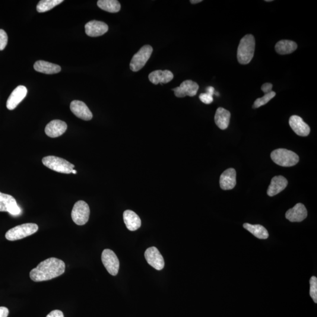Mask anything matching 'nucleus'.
<instances>
[{
    "label": "nucleus",
    "instance_id": "obj_17",
    "mask_svg": "<svg viewBox=\"0 0 317 317\" xmlns=\"http://www.w3.org/2000/svg\"><path fill=\"white\" fill-rule=\"evenodd\" d=\"M236 185V172L235 169L230 168L221 174L220 177V188L224 190L233 189Z\"/></svg>",
    "mask_w": 317,
    "mask_h": 317
},
{
    "label": "nucleus",
    "instance_id": "obj_15",
    "mask_svg": "<svg viewBox=\"0 0 317 317\" xmlns=\"http://www.w3.org/2000/svg\"><path fill=\"white\" fill-rule=\"evenodd\" d=\"M289 125L297 135L307 136L310 134V128L300 116H291L289 119Z\"/></svg>",
    "mask_w": 317,
    "mask_h": 317
},
{
    "label": "nucleus",
    "instance_id": "obj_20",
    "mask_svg": "<svg viewBox=\"0 0 317 317\" xmlns=\"http://www.w3.org/2000/svg\"><path fill=\"white\" fill-rule=\"evenodd\" d=\"M123 220L127 229L130 231L137 230L141 226V220L134 211L128 210L123 215Z\"/></svg>",
    "mask_w": 317,
    "mask_h": 317
},
{
    "label": "nucleus",
    "instance_id": "obj_5",
    "mask_svg": "<svg viewBox=\"0 0 317 317\" xmlns=\"http://www.w3.org/2000/svg\"><path fill=\"white\" fill-rule=\"evenodd\" d=\"M39 226L35 223H25L9 230L5 234V238L9 241L18 240L36 233Z\"/></svg>",
    "mask_w": 317,
    "mask_h": 317
},
{
    "label": "nucleus",
    "instance_id": "obj_29",
    "mask_svg": "<svg viewBox=\"0 0 317 317\" xmlns=\"http://www.w3.org/2000/svg\"><path fill=\"white\" fill-rule=\"evenodd\" d=\"M310 295L314 301V302L317 303V278L315 276H313L310 280Z\"/></svg>",
    "mask_w": 317,
    "mask_h": 317
},
{
    "label": "nucleus",
    "instance_id": "obj_27",
    "mask_svg": "<svg viewBox=\"0 0 317 317\" xmlns=\"http://www.w3.org/2000/svg\"><path fill=\"white\" fill-rule=\"evenodd\" d=\"M62 2L63 0H41L37 4V10L39 12H45L51 10Z\"/></svg>",
    "mask_w": 317,
    "mask_h": 317
},
{
    "label": "nucleus",
    "instance_id": "obj_3",
    "mask_svg": "<svg viewBox=\"0 0 317 317\" xmlns=\"http://www.w3.org/2000/svg\"><path fill=\"white\" fill-rule=\"evenodd\" d=\"M271 158L275 163L283 167L293 166L299 161V157L296 153L285 149H277L272 151Z\"/></svg>",
    "mask_w": 317,
    "mask_h": 317
},
{
    "label": "nucleus",
    "instance_id": "obj_18",
    "mask_svg": "<svg viewBox=\"0 0 317 317\" xmlns=\"http://www.w3.org/2000/svg\"><path fill=\"white\" fill-rule=\"evenodd\" d=\"M173 73L169 70H156L149 75V79L152 84L158 85L167 84L173 79Z\"/></svg>",
    "mask_w": 317,
    "mask_h": 317
},
{
    "label": "nucleus",
    "instance_id": "obj_2",
    "mask_svg": "<svg viewBox=\"0 0 317 317\" xmlns=\"http://www.w3.org/2000/svg\"><path fill=\"white\" fill-rule=\"evenodd\" d=\"M256 41L252 34H247L240 40L237 49V60L242 65L251 62L255 52Z\"/></svg>",
    "mask_w": 317,
    "mask_h": 317
},
{
    "label": "nucleus",
    "instance_id": "obj_9",
    "mask_svg": "<svg viewBox=\"0 0 317 317\" xmlns=\"http://www.w3.org/2000/svg\"><path fill=\"white\" fill-rule=\"evenodd\" d=\"M199 88V85L196 82L192 80H186L183 81L179 87L172 89V91L177 98L194 97L197 94Z\"/></svg>",
    "mask_w": 317,
    "mask_h": 317
},
{
    "label": "nucleus",
    "instance_id": "obj_38",
    "mask_svg": "<svg viewBox=\"0 0 317 317\" xmlns=\"http://www.w3.org/2000/svg\"><path fill=\"white\" fill-rule=\"evenodd\" d=\"M265 2H271L272 1V0H266V1H265Z\"/></svg>",
    "mask_w": 317,
    "mask_h": 317
},
{
    "label": "nucleus",
    "instance_id": "obj_23",
    "mask_svg": "<svg viewBox=\"0 0 317 317\" xmlns=\"http://www.w3.org/2000/svg\"><path fill=\"white\" fill-rule=\"evenodd\" d=\"M297 49V44L291 40H281L275 44V50L280 55H287L293 53Z\"/></svg>",
    "mask_w": 317,
    "mask_h": 317
},
{
    "label": "nucleus",
    "instance_id": "obj_10",
    "mask_svg": "<svg viewBox=\"0 0 317 317\" xmlns=\"http://www.w3.org/2000/svg\"><path fill=\"white\" fill-rule=\"evenodd\" d=\"M145 257L148 264L157 270H161L164 268V261L163 256L157 247H151L148 248L146 250Z\"/></svg>",
    "mask_w": 317,
    "mask_h": 317
},
{
    "label": "nucleus",
    "instance_id": "obj_31",
    "mask_svg": "<svg viewBox=\"0 0 317 317\" xmlns=\"http://www.w3.org/2000/svg\"><path fill=\"white\" fill-rule=\"evenodd\" d=\"M199 99L205 104H211L213 101V96L208 93H202L200 95Z\"/></svg>",
    "mask_w": 317,
    "mask_h": 317
},
{
    "label": "nucleus",
    "instance_id": "obj_36",
    "mask_svg": "<svg viewBox=\"0 0 317 317\" xmlns=\"http://www.w3.org/2000/svg\"><path fill=\"white\" fill-rule=\"evenodd\" d=\"M202 2V0H191L190 2L193 4H198V3Z\"/></svg>",
    "mask_w": 317,
    "mask_h": 317
},
{
    "label": "nucleus",
    "instance_id": "obj_19",
    "mask_svg": "<svg viewBox=\"0 0 317 317\" xmlns=\"http://www.w3.org/2000/svg\"><path fill=\"white\" fill-rule=\"evenodd\" d=\"M287 185V180L284 177L275 176L271 179L270 185L267 190V195L271 197L276 195L286 188Z\"/></svg>",
    "mask_w": 317,
    "mask_h": 317
},
{
    "label": "nucleus",
    "instance_id": "obj_35",
    "mask_svg": "<svg viewBox=\"0 0 317 317\" xmlns=\"http://www.w3.org/2000/svg\"><path fill=\"white\" fill-rule=\"evenodd\" d=\"M206 91H207L206 93L210 94L212 95V96H213L215 93L214 88L213 87H209L206 89Z\"/></svg>",
    "mask_w": 317,
    "mask_h": 317
},
{
    "label": "nucleus",
    "instance_id": "obj_14",
    "mask_svg": "<svg viewBox=\"0 0 317 317\" xmlns=\"http://www.w3.org/2000/svg\"><path fill=\"white\" fill-rule=\"evenodd\" d=\"M67 129V125L61 120H53L48 123L46 127L45 132L50 138H57L61 136Z\"/></svg>",
    "mask_w": 317,
    "mask_h": 317
},
{
    "label": "nucleus",
    "instance_id": "obj_33",
    "mask_svg": "<svg viewBox=\"0 0 317 317\" xmlns=\"http://www.w3.org/2000/svg\"><path fill=\"white\" fill-rule=\"evenodd\" d=\"M47 317H64V316L61 311L53 310L48 315Z\"/></svg>",
    "mask_w": 317,
    "mask_h": 317
},
{
    "label": "nucleus",
    "instance_id": "obj_26",
    "mask_svg": "<svg viewBox=\"0 0 317 317\" xmlns=\"http://www.w3.org/2000/svg\"><path fill=\"white\" fill-rule=\"evenodd\" d=\"M16 205L17 203L14 197L0 192V211L8 212Z\"/></svg>",
    "mask_w": 317,
    "mask_h": 317
},
{
    "label": "nucleus",
    "instance_id": "obj_25",
    "mask_svg": "<svg viewBox=\"0 0 317 317\" xmlns=\"http://www.w3.org/2000/svg\"><path fill=\"white\" fill-rule=\"evenodd\" d=\"M97 5L101 9L111 13L119 12L121 8L120 2L117 0H99Z\"/></svg>",
    "mask_w": 317,
    "mask_h": 317
},
{
    "label": "nucleus",
    "instance_id": "obj_16",
    "mask_svg": "<svg viewBox=\"0 0 317 317\" xmlns=\"http://www.w3.org/2000/svg\"><path fill=\"white\" fill-rule=\"evenodd\" d=\"M307 217V209L302 204H297L285 213V217L291 222H301Z\"/></svg>",
    "mask_w": 317,
    "mask_h": 317
},
{
    "label": "nucleus",
    "instance_id": "obj_6",
    "mask_svg": "<svg viewBox=\"0 0 317 317\" xmlns=\"http://www.w3.org/2000/svg\"><path fill=\"white\" fill-rule=\"evenodd\" d=\"M153 52V48L150 45L143 46L132 57L130 62V68L134 72H138L144 67Z\"/></svg>",
    "mask_w": 317,
    "mask_h": 317
},
{
    "label": "nucleus",
    "instance_id": "obj_4",
    "mask_svg": "<svg viewBox=\"0 0 317 317\" xmlns=\"http://www.w3.org/2000/svg\"><path fill=\"white\" fill-rule=\"evenodd\" d=\"M44 165L56 172L71 173L75 166L63 158L54 156L44 157L42 160Z\"/></svg>",
    "mask_w": 317,
    "mask_h": 317
},
{
    "label": "nucleus",
    "instance_id": "obj_7",
    "mask_svg": "<svg viewBox=\"0 0 317 317\" xmlns=\"http://www.w3.org/2000/svg\"><path fill=\"white\" fill-rule=\"evenodd\" d=\"M90 209L86 202L79 201L72 209L71 217L73 221L79 226L87 223L90 217Z\"/></svg>",
    "mask_w": 317,
    "mask_h": 317
},
{
    "label": "nucleus",
    "instance_id": "obj_28",
    "mask_svg": "<svg viewBox=\"0 0 317 317\" xmlns=\"http://www.w3.org/2000/svg\"><path fill=\"white\" fill-rule=\"evenodd\" d=\"M275 95H276V94H275V92L271 91L270 93L264 94L263 97L258 98V99L255 101V103H254L253 106V108H258V107L267 104L269 101L275 96Z\"/></svg>",
    "mask_w": 317,
    "mask_h": 317
},
{
    "label": "nucleus",
    "instance_id": "obj_22",
    "mask_svg": "<svg viewBox=\"0 0 317 317\" xmlns=\"http://www.w3.org/2000/svg\"><path fill=\"white\" fill-rule=\"evenodd\" d=\"M231 113L223 107H218L215 112L214 121L215 124L221 130L226 129L229 126Z\"/></svg>",
    "mask_w": 317,
    "mask_h": 317
},
{
    "label": "nucleus",
    "instance_id": "obj_24",
    "mask_svg": "<svg viewBox=\"0 0 317 317\" xmlns=\"http://www.w3.org/2000/svg\"><path fill=\"white\" fill-rule=\"evenodd\" d=\"M243 227L259 239H268V231L262 225L245 223L243 224Z\"/></svg>",
    "mask_w": 317,
    "mask_h": 317
},
{
    "label": "nucleus",
    "instance_id": "obj_11",
    "mask_svg": "<svg viewBox=\"0 0 317 317\" xmlns=\"http://www.w3.org/2000/svg\"><path fill=\"white\" fill-rule=\"evenodd\" d=\"M71 112L74 115L84 120H90L93 118V115L87 105L80 101H73L70 105Z\"/></svg>",
    "mask_w": 317,
    "mask_h": 317
},
{
    "label": "nucleus",
    "instance_id": "obj_13",
    "mask_svg": "<svg viewBox=\"0 0 317 317\" xmlns=\"http://www.w3.org/2000/svg\"><path fill=\"white\" fill-rule=\"evenodd\" d=\"M27 89L23 85H20L12 92L7 101V107L9 110H14L20 104L27 94Z\"/></svg>",
    "mask_w": 317,
    "mask_h": 317
},
{
    "label": "nucleus",
    "instance_id": "obj_12",
    "mask_svg": "<svg viewBox=\"0 0 317 317\" xmlns=\"http://www.w3.org/2000/svg\"><path fill=\"white\" fill-rule=\"evenodd\" d=\"M85 33L91 37L103 36L108 31V26L103 21L96 20L88 22L85 26Z\"/></svg>",
    "mask_w": 317,
    "mask_h": 317
},
{
    "label": "nucleus",
    "instance_id": "obj_32",
    "mask_svg": "<svg viewBox=\"0 0 317 317\" xmlns=\"http://www.w3.org/2000/svg\"><path fill=\"white\" fill-rule=\"evenodd\" d=\"M272 84L270 83H265L262 87V90L264 94L270 93L272 91Z\"/></svg>",
    "mask_w": 317,
    "mask_h": 317
},
{
    "label": "nucleus",
    "instance_id": "obj_21",
    "mask_svg": "<svg viewBox=\"0 0 317 317\" xmlns=\"http://www.w3.org/2000/svg\"><path fill=\"white\" fill-rule=\"evenodd\" d=\"M34 68L36 71L46 74H57L61 71V66L41 60L34 63Z\"/></svg>",
    "mask_w": 317,
    "mask_h": 317
},
{
    "label": "nucleus",
    "instance_id": "obj_30",
    "mask_svg": "<svg viewBox=\"0 0 317 317\" xmlns=\"http://www.w3.org/2000/svg\"><path fill=\"white\" fill-rule=\"evenodd\" d=\"M8 43V36L4 30L0 29V51L4 50L7 46Z\"/></svg>",
    "mask_w": 317,
    "mask_h": 317
},
{
    "label": "nucleus",
    "instance_id": "obj_37",
    "mask_svg": "<svg viewBox=\"0 0 317 317\" xmlns=\"http://www.w3.org/2000/svg\"><path fill=\"white\" fill-rule=\"evenodd\" d=\"M72 173H73V174H77V170L73 169Z\"/></svg>",
    "mask_w": 317,
    "mask_h": 317
},
{
    "label": "nucleus",
    "instance_id": "obj_34",
    "mask_svg": "<svg viewBox=\"0 0 317 317\" xmlns=\"http://www.w3.org/2000/svg\"><path fill=\"white\" fill-rule=\"evenodd\" d=\"M9 314V311L7 308L5 307H0V317H7Z\"/></svg>",
    "mask_w": 317,
    "mask_h": 317
},
{
    "label": "nucleus",
    "instance_id": "obj_1",
    "mask_svg": "<svg viewBox=\"0 0 317 317\" xmlns=\"http://www.w3.org/2000/svg\"><path fill=\"white\" fill-rule=\"evenodd\" d=\"M65 264L61 260L49 258L41 262L37 267L32 269L30 277L32 280L41 282L52 280L64 273Z\"/></svg>",
    "mask_w": 317,
    "mask_h": 317
},
{
    "label": "nucleus",
    "instance_id": "obj_8",
    "mask_svg": "<svg viewBox=\"0 0 317 317\" xmlns=\"http://www.w3.org/2000/svg\"><path fill=\"white\" fill-rule=\"evenodd\" d=\"M102 262L107 272L113 276L118 273L119 261L115 253L110 249L104 250L102 253Z\"/></svg>",
    "mask_w": 317,
    "mask_h": 317
}]
</instances>
